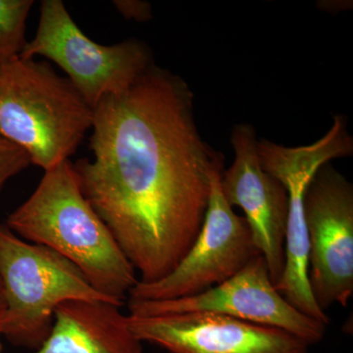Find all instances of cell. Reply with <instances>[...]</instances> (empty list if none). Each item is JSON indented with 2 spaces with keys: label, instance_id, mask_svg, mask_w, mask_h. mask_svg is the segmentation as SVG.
<instances>
[{
  "label": "cell",
  "instance_id": "obj_5",
  "mask_svg": "<svg viewBox=\"0 0 353 353\" xmlns=\"http://www.w3.org/2000/svg\"><path fill=\"white\" fill-rule=\"evenodd\" d=\"M48 58L92 108L108 95L120 94L145 74L153 62L143 41L127 39L104 46L92 41L70 16L61 0H43L36 36L27 41L21 58Z\"/></svg>",
  "mask_w": 353,
  "mask_h": 353
},
{
  "label": "cell",
  "instance_id": "obj_4",
  "mask_svg": "<svg viewBox=\"0 0 353 353\" xmlns=\"http://www.w3.org/2000/svg\"><path fill=\"white\" fill-rule=\"evenodd\" d=\"M0 280L6 294L3 336L36 352L50 336L55 310L68 301H104L83 272L46 246L22 240L0 225Z\"/></svg>",
  "mask_w": 353,
  "mask_h": 353
},
{
  "label": "cell",
  "instance_id": "obj_10",
  "mask_svg": "<svg viewBox=\"0 0 353 353\" xmlns=\"http://www.w3.org/2000/svg\"><path fill=\"white\" fill-rule=\"evenodd\" d=\"M259 141L252 125L233 128L234 163L223 171L220 189L230 206H238L245 212L254 245L276 285L285 267L289 197L284 185L262 168Z\"/></svg>",
  "mask_w": 353,
  "mask_h": 353
},
{
  "label": "cell",
  "instance_id": "obj_1",
  "mask_svg": "<svg viewBox=\"0 0 353 353\" xmlns=\"http://www.w3.org/2000/svg\"><path fill=\"white\" fill-rule=\"evenodd\" d=\"M194 97L181 77L153 64L94 108L92 158L73 163L83 196L139 274L157 282L201 231L224 157L202 139Z\"/></svg>",
  "mask_w": 353,
  "mask_h": 353
},
{
  "label": "cell",
  "instance_id": "obj_9",
  "mask_svg": "<svg viewBox=\"0 0 353 353\" xmlns=\"http://www.w3.org/2000/svg\"><path fill=\"white\" fill-rule=\"evenodd\" d=\"M129 314L155 316L211 312L274 327L299 336L309 345L320 343L328 324L309 317L288 303L272 282L262 255L222 284L196 296L170 301H130Z\"/></svg>",
  "mask_w": 353,
  "mask_h": 353
},
{
  "label": "cell",
  "instance_id": "obj_12",
  "mask_svg": "<svg viewBox=\"0 0 353 353\" xmlns=\"http://www.w3.org/2000/svg\"><path fill=\"white\" fill-rule=\"evenodd\" d=\"M120 307L104 301H65L55 310L50 336L32 353H145Z\"/></svg>",
  "mask_w": 353,
  "mask_h": 353
},
{
  "label": "cell",
  "instance_id": "obj_2",
  "mask_svg": "<svg viewBox=\"0 0 353 353\" xmlns=\"http://www.w3.org/2000/svg\"><path fill=\"white\" fill-rule=\"evenodd\" d=\"M6 227L68 259L94 290L120 306L138 283L134 267L83 196L70 160L44 171L32 196L8 216Z\"/></svg>",
  "mask_w": 353,
  "mask_h": 353
},
{
  "label": "cell",
  "instance_id": "obj_16",
  "mask_svg": "<svg viewBox=\"0 0 353 353\" xmlns=\"http://www.w3.org/2000/svg\"><path fill=\"white\" fill-rule=\"evenodd\" d=\"M6 301L3 285L0 280V353L2 352L1 336H3V323L6 318Z\"/></svg>",
  "mask_w": 353,
  "mask_h": 353
},
{
  "label": "cell",
  "instance_id": "obj_13",
  "mask_svg": "<svg viewBox=\"0 0 353 353\" xmlns=\"http://www.w3.org/2000/svg\"><path fill=\"white\" fill-rule=\"evenodd\" d=\"M32 0H0V65L19 57Z\"/></svg>",
  "mask_w": 353,
  "mask_h": 353
},
{
  "label": "cell",
  "instance_id": "obj_3",
  "mask_svg": "<svg viewBox=\"0 0 353 353\" xmlns=\"http://www.w3.org/2000/svg\"><path fill=\"white\" fill-rule=\"evenodd\" d=\"M94 108L46 62L0 65V137L50 170L69 160L92 130Z\"/></svg>",
  "mask_w": 353,
  "mask_h": 353
},
{
  "label": "cell",
  "instance_id": "obj_15",
  "mask_svg": "<svg viewBox=\"0 0 353 353\" xmlns=\"http://www.w3.org/2000/svg\"><path fill=\"white\" fill-rule=\"evenodd\" d=\"M113 6L128 20L146 21L152 18V9L146 2L134 0H115Z\"/></svg>",
  "mask_w": 353,
  "mask_h": 353
},
{
  "label": "cell",
  "instance_id": "obj_8",
  "mask_svg": "<svg viewBox=\"0 0 353 353\" xmlns=\"http://www.w3.org/2000/svg\"><path fill=\"white\" fill-rule=\"evenodd\" d=\"M216 173L201 231L180 263L157 282H139L130 301H170L196 296L222 284L260 254L245 217L234 213L223 196Z\"/></svg>",
  "mask_w": 353,
  "mask_h": 353
},
{
  "label": "cell",
  "instance_id": "obj_7",
  "mask_svg": "<svg viewBox=\"0 0 353 353\" xmlns=\"http://www.w3.org/2000/svg\"><path fill=\"white\" fill-rule=\"evenodd\" d=\"M304 218L313 299L324 312L345 307L353 296V187L330 163L309 183Z\"/></svg>",
  "mask_w": 353,
  "mask_h": 353
},
{
  "label": "cell",
  "instance_id": "obj_6",
  "mask_svg": "<svg viewBox=\"0 0 353 353\" xmlns=\"http://www.w3.org/2000/svg\"><path fill=\"white\" fill-rule=\"evenodd\" d=\"M352 153L353 139L343 115L334 116L329 132L311 145L290 148L268 139L259 141L262 168L284 185L289 197L285 267L276 288L297 310L325 324H329L330 318L316 304L309 287L304 196L309 183L322 166Z\"/></svg>",
  "mask_w": 353,
  "mask_h": 353
},
{
  "label": "cell",
  "instance_id": "obj_11",
  "mask_svg": "<svg viewBox=\"0 0 353 353\" xmlns=\"http://www.w3.org/2000/svg\"><path fill=\"white\" fill-rule=\"evenodd\" d=\"M132 334L170 353H307L299 336L274 327L211 312L134 316Z\"/></svg>",
  "mask_w": 353,
  "mask_h": 353
},
{
  "label": "cell",
  "instance_id": "obj_14",
  "mask_svg": "<svg viewBox=\"0 0 353 353\" xmlns=\"http://www.w3.org/2000/svg\"><path fill=\"white\" fill-rule=\"evenodd\" d=\"M30 164L31 159L22 148L0 137V190Z\"/></svg>",
  "mask_w": 353,
  "mask_h": 353
}]
</instances>
